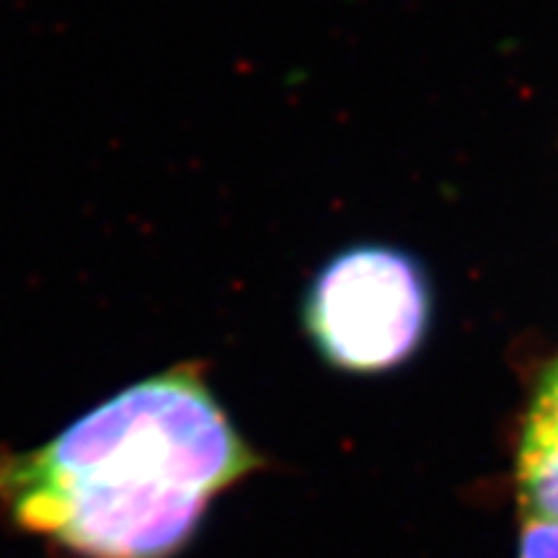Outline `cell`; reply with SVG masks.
<instances>
[{"label": "cell", "instance_id": "3957f363", "mask_svg": "<svg viewBox=\"0 0 558 558\" xmlns=\"http://www.w3.org/2000/svg\"><path fill=\"white\" fill-rule=\"evenodd\" d=\"M514 476L525 518L558 522V360L541 375L522 418Z\"/></svg>", "mask_w": 558, "mask_h": 558}, {"label": "cell", "instance_id": "6da1fadb", "mask_svg": "<svg viewBox=\"0 0 558 558\" xmlns=\"http://www.w3.org/2000/svg\"><path fill=\"white\" fill-rule=\"evenodd\" d=\"M264 469L207 362L181 360L45 445L0 448V518L62 558H179L215 501Z\"/></svg>", "mask_w": 558, "mask_h": 558}, {"label": "cell", "instance_id": "7a4b0ae2", "mask_svg": "<svg viewBox=\"0 0 558 558\" xmlns=\"http://www.w3.org/2000/svg\"><path fill=\"white\" fill-rule=\"evenodd\" d=\"M432 284L414 256L393 246H352L316 271L303 326L326 365L373 375L399 367L427 339Z\"/></svg>", "mask_w": 558, "mask_h": 558}, {"label": "cell", "instance_id": "277c9868", "mask_svg": "<svg viewBox=\"0 0 558 558\" xmlns=\"http://www.w3.org/2000/svg\"><path fill=\"white\" fill-rule=\"evenodd\" d=\"M520 558H558V522L525 520L520 533Z\"/></svg>", "mask_w": 558, "mask_h": 558}]
</instances>
